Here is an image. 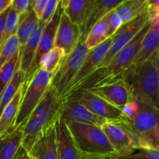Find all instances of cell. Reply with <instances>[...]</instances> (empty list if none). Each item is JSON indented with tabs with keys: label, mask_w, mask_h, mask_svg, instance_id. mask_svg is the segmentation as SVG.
I'll use <instances>...</instances> for the list:
<instances>
[{
	"label": "cell",
	"mask_w": 159,
	"mask_h": 159,
	"mask_svg": "<svg viewBox=\"0 0 159 159\" xmlns=\"http://www.w3.org/2000/svg\"><path fill=\"white\" fill-rule=\"evenodd\" d=\"M158 69L159 51L157 50L145 61L124 71L123 79L131 99L159 110Z\"/></svg>",
	"instance_id": "obj_1"
},
{
	"label": "cell",
	"mask_w": 159,
	"mask_h": 159,
	"mask_svg": "<svg viewBox=\"0 0 159 159\" xmlns=\"http://www.w3.org/2000/svg\"><path fill=\"white\" fill-rule=\"evenodd\" d=\"M151 26H152V22H148L143 26L142 29L132 38V40L119 52L116 53V55L107 65L102 68H96L86 79H84L75 89L74 91L68 97L82 90H87L93 87L99 86L113 82L116 79H122L123 73L133 61L141 47V41L148 30L150 29Z\"/></svg>",
	"instance_id": "obj_2"
},
{
	"label": "cell",
	"mask_w": 159,
	"mask_h": 159,
	"mask_svg": "<svg viewBox=\"0 0 159 159\" xmlns=\"http://www.w3.org/2000/svg\"><path fill=\"white\" fill-rule=\"evenodd\" d=\"M65 122L82 159L103 158L116 155L101 127L71 121Z\"/></svg>",
	"instance_id": "obj_3"
},
{
	"label": "cell",
	"mask_w": 159,
	"mask_h": 159,
	"mask_svg": "<svg viewBox=\"0 0 159 159\" xmlns=\"http://www.w3.org/2000/svg\"><path fill=\"white\" fill-rule=\"evenodd\" d=\"M141 109L133 120L124 121L139 149L157 150L159 148L158 109L140 103Z\"/></svg>",
	"instance_id": "obj_4"
},
{
	"label": "cell",
	"mask_w": 159,
	"mask_h": 159,
	"mask_svg": "<svg viewBox=\"0 0 159 159\" xmlns=\"http://www.w3.org/2000/svg\"><path fill=\"white\" fill-rule=\"evenodd\" d=\"M52 76V73L39 68L30 80L25 84V90L18 114L12 127H16L26 124L30 115L38 105L49 88Z\"/></svg>",
	"instance_id": "obj_5"
},
{
	"label": "cell",
	"mask_w": 159,
	"mask_h": 159,
	"mask_svg": "<svg viewBox=\"0 0 159 159\" xmlns=\"http://www.w3.org/2000/svg\"><path fill=\"white\" fill-rule=\"evenodd\" d=\"M85 40L81 37L72 52L65 57L57 71L53 75L50 86L55 90L60 99L79 71L89 51L85 46Z\"/></svg>",
	"instance_id": "obj_6"
},
{
	"label": "cell",
	"mask_w": 159,
	"mask_h": 159,
	"mask_svg": "<svg viewBox=\"0 0 159 159\" xmlns=\"http://www.w3.org/2000/svg\"><path fill=\"white\" fill-rule=\"evenodd\" d=\"M148 22H149V18L148 12H146L134 20L122 24V26L111 36V47L104 57L103 60L96 68H102L107 65L116 55V53L125 47Z\"/></svg>",
	"instance_id": "obj_7"
},
{
	"label": "cell",
	"mask_w": 159,
	"mask_h": 159,
	"mask_svg": "<svg viewBox=\"0 0 159 159\" xmlns=\"http://www.w3.org/2000/svg\"><path fill=\"white\" fill-rule=\"evenodd\" d=\"M61 100L56 106L44 113L34 117H29L25 124L23 130L21 147L26 153H30L36 140L42 131L50 124L57 120L61 115Z\"/></svg>",
	"instance_id": "obj_8"
},
{
	"label": "cell",
	"mask_w": 159,
	"mask_h": 159,
	"mask_svg": "<svg viewBox=\"0 0 159 159\" xmlns=\"http://www.w3.org/2000/svg\"><path fill=\"white\" fill-rule=\"evenodd\" d=\"M69 97L75 98L89 111L110 122H124L126 120L120 109L112 105L107 100L89 90H82ZM68 97V98H69Z\"/></svg>",
	"instance_id": "obj_9"
},
{
	"label": "cell",
	"mask_w": 159,
	"mask_h": 159,
	"mask_svg": "<svg viewBox=\"0 0 159 159\" xmlns=\"http://www.w3.org/2000/svg\"><path fill=\"white\" fill-rule=\"evenodd\" d=\"M111 44L112 37H110L107 40H104L102 43L89 51L86 57L82 62V66L80 67L79 71L72 79L68 88L66 89L65 93H63L61 99L68 97L74 91L75 89L99 66L110 50Z\"/></svg>",
	"instance_id": "obj_10"
},
{
	"label": "cell",
	"mask_w": 159,
	"mask_h": 159,
	"mask_svg": "<svg viewBox=\"0 0 159 159\" xmlns=\"http://www.w3.org/2000/svg\"><path fill=\"white\" fill-rule=\"evenodd\" d=\"M62 12H63V9L61 7V1L57 6V9H56V11L54 12V15L52 16L51 20L46 24L41 35H40L38 48H37L32 65H31L29 71L26 74L25 84H26L30 80L31 78L35 75L37 70L39 69V65H40V61L42 57L45 54L49 52L54 47L56 32H57L59 20H60Z\"/></svg>",
	"instance_id": "obj_11"
},
{
	"label": "cell",
	"mask_w": 159,
	"mask_h": 159,
	"mask_svg": "<svg viewBox=\"0 0 159 159\" xmlns=\"http://www.w3.org/2000/svg\"><path fill=\"white\" fill-rule=\"evenodd\" d=\"M101 129L105 133L116 155H127L139 149L124 123L107 121L102 125Z\"/></svg>",
	"instance_id": "obj_12"
},
{
	"label": "cell",
	"mask_w": 159,
	"mask_h": 159,
	"mask_svg": "<svg viewBox=\"0 0 159 159\" xmlns=\"http://www.w3.org/2000/svg\"><path fill=\"white\" fill-rule=\"evenodd\" d=\"M61 100V116L64 120L90 124L99 127L107 122V120L89 111L75 98L69 97Z\"/></svg>",
	"instance_id": "obj_13"
},
{
	"label": "cell",
	"mask_w": 159,
	"mask_h": 159,
	"mask_svg": "<svg viewBox=\"0 0 159 159\" xmlns=\"http://www.w3.org/2000/svg\"><path fill=\"white\" fill-rule=\"evenodd\" d=\"M87 90L97 95L120 110L129 101L131 100L128 88L123 78Z\"/></svg>",
	"instance_id": "obj_14"
},
{
	"label": "cell",
	"mask_w": 159,
	"mask_h": 159,
	"mask_svg": "<svg viewBox=\"0 0 159 159\" xmlns=\"http://www.w3.org/2000/svg\"><path fill=\"white\" fill-rule=\"evenodd\" d=\"M80 38V27L73 23L63 11L56 32L54 47L61 48L66 57L72 52Z\"/></svg>",
	"instance_id": "obj_15"
},
{
	"label": "cell",
	"mask_w": 159,
	"mask_h": 159,
	"mask_svg": "<svg viewBox=\"0 0 159 159\" xmlns=\"http://www.w3.org/2000/svg\"><path fill=\"white\" fill-rule=\"evenodd\" d=\"M54 130L58 159H82L71 133L61 115L55 121Z\"/></svg>",
	"instance_id": "obj_16"
},
{
	"label": "cell",
	"mask_w": 159,
	"mask_h": 159,
	"mask_svg": "<svg viewBox=\"0 0 159 159\" xmlns=\"http://www.w3.org/2000/svg\"><path fill=\"white\" fill-rule=\"evenodd\" d=\"M54 124H50L40 133L29 154L37 159H58L56 146Z\"/></svg>",
	"instance_id": "obj_17"
},
{
	"label": "cell",
	"mask_w": 159,
	"mask_h": 159,
	"mask_svg": "<svg viewBox=\"0 0 159 159\" xmlns=\"http://www.w3.org/2000/svg\"><path fill=\"white\" fill-rule=\"evenodd\" d=\"M152 22L150 29L141 41V47L128 68L135 67L145 61L155 51L158 50L159 18Z\"/></svg>",
	"instance_id": "obj_18"
},
{
	"label": "cell",
	"mask_w": 159,
	"mask_h": 159,
	"mask_svg": "<svg viewBox=\"0 0 159 159\" xmlns=\"http://www.w3.org/2000/svg\"><path fill=\"white\" fill-rule=\"evenodd\" d=\"M47 23L40 21L39 20V23L37 28L34 31V34L29 37L26 43L20 48V65L19 68L26 73V76L27 72L29 71L33 61H34V57H35L36 52H37V48H38L39 40H40V35L44 29Z\"/></svg>",
	"instance_id": "obj_19"
},
{
	"label": "cell",
	"mask_w": 159,
	"mask_h": 159,
	"mask_svg": "<svg viewBox=\"0 0 159 159\" xmlns=\"http://www.w3.org/2000/svg\"><path fill=\"white\" fill-rule=\"evenodd\" d=\"M125 0H94L93 9L85 23L80 27L81 37L85 39L92 26L101 18L114 10Z\"/></svg>",
	"instance_id": "obj_20"
},
{
	"label": "cell",
	"mask_w": 159,
	"mask_h": 159,
	"mask_svg": "<svg viewBox=\"0 0 159 159\" xmlns=\"http://www.w3.org/2000/svg\"><path fill=\"white\" fill-rule=\"evenodd\" d=\"M93 4L94 0H69L63 11L73 23L81 27L89 16Z\"/></svg>",
	"instance_id": "obj_21"
},
{
	"label": "cell",
	"mask_w": 159,
	"mask_h": 159,
	"mask_svg": "<svg viewBox=\"0 0 159 159\" xmlns=\"http://www.w3.org/2000/svg\"><path fill=\"white\" fill-rule=\"evenodd\" d=\"M24 90L25 83L24 85L20 87L12 101L5 107L4 110L2 113L1 116H0V135L6 133L12 127L16 117L18 114L20 102H21Z\"/></svg>",
	"instance_id": "obj_22"
},
{
	"label": "cell",
	"mask_w": 159,
	"mask_h": 159,
	"mask_svg": "<svg viewBox=\"0 0 159 159\" xmlns=\"http://www.w3.org/2000/svg\"><path fill=\"white\" fill-rule=\"evenodd\" d=\"M38 23L39 19L33 9L27 12L20 14V23L16 34L20 48L23 46L29 37L34 34L37 28Z\"/></svg>",
	"instance_id": "obj_23"
},
{
	"label": "cell",
	"mask_w": 159,
	"mask_h": 159,
	"mask_svg": "<svg viewBox=\"0 0 159 159\" xmlns=\"http://www.w3.org/2000/svg\"><path fill=\"white\" fill-rule=\"evenodd\" d=\"M115 10L124 24L147 12V4L145 0H125Z\"/></svg>",
	"instance_id": "obj_24"
},
{
	"label": "cell",
	"mask_w": 159,
	"mask_h": 159,
	"mask_svg": "<svg viewBox=\"0 0 159 159\" xmlns=\"http://www.w3.org/2000/svg\"><path fill=\"white\" fill-rule=\"evenodd\" d=\"M25 82H26V73L18 68L16 70L9 83L5 88L0 96V116L4 110L5 107L12 101L20 87L24 85Z\"/></svg>",
	"instance_id": "obj_25"
},
{
	"label": "cell",
	"mask_w": 159,
	"mask_h": 159,
	"mask_svg": "<svg viewBox=\"0 0 159 159\" xmlns=\"http://www.w3.org/2000/svg\"><path fill=\"white\" fill-rule=\"evenodd\" d=\"M108 17L107 14L98 20L89 32L85 43L89 50L94 48L108 38Z\"/></svg>",
	"instance_id": "obj_26"
},
{
	"label": "cell",
	"mask_w": 159,
	"mask_h": 159,
	"mask_svg": "<svg viewBox=\"0 0 159 159\" xmlns=\"http://www.w3.org/2000/svg\"><path fill=\"white\" fill-rule=\"evenodd\" d=\"M65 57V54L61 48L54 47L48 53L42 57L39 68L45 70L53 75L57 71Z\"/></svg>",
	"instance_id": "obj_27"
},
{
	"label": "cell",
	"mask_w": 159,
	"mask_h": 159,
	"mask_svg": "<svg viewBox=\"0 0 159 159\" xmlns=\"http://www.w3.org/2000/svg\"><path fill=\"white\" fill-rule=\"evenodd\" d=\"M20 50V49H19ZM20 65V51L0 68V96L12 79Z\"/></svg>",
	"instance_id": "obj_28"
},
{
	"label": "cell",
	"mask_w": 159,
	"mask_h": 159,
	"mask_svg": "<svg viewBox=\"0 0 159 159\" xmlns=\"http://www.w3.org/2000/svg\"><path fill=\"white\" fill-rule=\"evenodd\" d=\"M20 14L10 6L9 13L7 15V18H6L4 31H3L2 35L0 38V51H1L3 44L6 43V40L9 37L16 35V34L17 28H18L19 23H20Z\"/></svg>",
	"instance_id": "obj_29"
},
{
	"label": "cell",
	"mask_w": 159,
	"mask_h": 159,
	"mask_svg": "<svg viewBox=\"0 0 159 159\" xmlns=\"http://www.w3.org/2000/svg\"><path fill=\"white\" fill-rule=\"evenodd\" d=\"M19 49H20V44L16 36L13 35L9 37L3 44L0 51V68L13 57Z\"/></svg>",
	"instance_id": "obj_30"
},
{
	"label": "cell",
	"mask_w": 159,
	"mask_h": 159,
	"mask_svg": "<svg viewBox=\"0 0 159 159\" xmlns=\"http://www.w3.org/2000/svg\"><path fill=\"white\" fill-rule=\"evenodd\" d=\"M94 159H159V151L138 149L134 152L124 155H114L103 158Z\"/></svg>",
	"instance_id": "obj_31"
},
{
	"label": "cell",
	"mask_w": 159,
	"mask_h": 159,
	"mask_svg": "<svg viewBox=\"0 0 159 159\" xmlns=\"http://www.w3.org/2000/svg\"><path fill=\"white\" fill-rule=\"evenodd\" d=\"M140 109L141 105L139 102L131 99L121 108V111L127 120H133L140 111Z\"/></svg>",
	"instance_id": "obj_32"
},
{
	"label": "cell",
	"mask_w": 159,
	"mask_h": 159,
	"mask_svg": "<svg viewBox=\"0 0 159 159\" xmlns=\"http://www.w3.org/2000/svg\"><path fill=\"white\" fill-rule=\"evenodd\" d=\"M107 17H108V34L107 36L108 37H110L122 26L123 23L115 9L109 12L107 14Z\"/></svg>",
	"instance_id": "obj_33"
},
{
	"label": "cell",
	"mask_w": 159,
	"mask_h": 159,
	"mask_svg": "<svg viewBox=\"0 0 159 159\" xmlns=\"http://www.w3.org/2000/svg\"><path fill=\"white\" fill-rule=\"evenodd\" d=\"M61 1V0H48L43 14L41 16V18L40 19V21L48 23L51 19L52 16L54 15V12L56 11V9H57V6Z\"/></svg>",
	"instance_id": "obj_34"
},
{
	"label": "cell",
	"mask_w": 159,
	"mask_h": 159,
	"mask_svg": "<svg viewBox=\"0 0 159 159\" xmlns=\"http://www.w3.org/2000/svg\"><path fill=\"white\" fill-rule=\"evenodd\" d=\"M147 4V12L149 21H153L159 18V2L158 0H145Z\"/></svg>",
	"instance_id": "obj_35"
},
{
	"label": "cell",
	"mask_w": 159,
	"mask_h": 159,
	"mask_svg": "<svg viewBox=\"0 0 159 159\" xmlns=\"http://www.w3.org/2000/svg\"><path fill=\"white\" fill-rule=\"evenodd\" d=\"M11 7L20 14L29 12V0H12Z\"/></svg>",
	"instance_id": "obj_36"
},
{
	"label": "cell",
	"mask_w": 159,
	"mask_h": 159,
	"mask_svg": "<svg viewBox=\"0 0 159 159\" xmlns=\"http://www.w3.org/2000/svg\"><path fill=\"white\" fill-rule=\"evenodd\" d=\"M48 2V0H38L35 6H34V7L33 8V10L35 12V14L38 17L39 20L41 18V16L43 14V12L44 10V8Z\"/></svg>",
	"instance_id": "obj_37"
},
{
	"label": "cell",
	"mask_w": 159,
	"mask_h": 159,
	"mask_svg": "<svg viewBox=\"0 0 159 159\" xmlns=\"http://www.w3.org/2000/svg\"><path fill=\"white\" fill-rule=\"evenodd\" d=\"M10 8L6 10L5 12H3L2 13L0 14V38H1L2 35L3 34V31H4L5 26H6V18H7V15L9 13V11Z\"/></svg>",
	"instance_id": "obj_38"
},
{
	"label": "cell",
	"mask_w": 159,
	"mask_h": 159,
	"mask_svg": "<svg viewBox=\"0 0 159 159\" xmlns=\"http://www.w3.org/2000/svg\"><path fill=\"white\" fill-rule=\"evenodd\" d=\"M12 2V0H0V14L10 8Z\"/></svg>",
	"instance_id": "obj_39"
},
{
	"label": "cell",
	"mask_w": 159,
	"mask_h": 159,
	"mask_svg": "<svg viewBox=\"0 0 159 159\" xmlns=\"http://www.w3.org/2000/svg\"><path fill=\"white\" fill-rule=\"evenodd\" d=\"M25 155H26V152H25V151L23 150V148L21 147L20 148V151H19V153H18V155H17L16 159H24Z\"/></svg>",
	"instance_id": "obj_40"
},
{
	"label": "cell",
	"mask_w": 159,
	"mask_h": 159,
	"mask_svg": "<svg viewBox=\"0 0 159 159\" xmlns=\"http://www.w3.org/2000/svg\"><path fill=\"white\" fill-rule=\"evenodd\" d=\"M38 0H29V10H32L33 8L34 7V6L36 5V3L37 2Z\"/></svg>",
	"instance_id": "obj_41"
},
{
	"label": "cell",
	"mask_w": 159,
	"mask_h": 159,
	"mask_svg": "<svg viewBox=\"0 0 159 159\" xmlns=\"http://www.w3.org/2000/svg\"><path fill=\"white\" fill-rule=\"evenodd\" d=\"M24 159H37V158H36L34 156H33L32 155H30V154L26 153V155H25Z\"/></svg>",
	"instance_id": "obj_42"
},
{
	"label": "cell",
	"mask_w": 159,
	"mask_h": 159,
	"mask_svg": "<svg viewBox=\"0 0 159 159\" xmlns=\"http://www.w3.org/2000/svg\"><path fill=\"white\" fill-rule=\"evenodd\" d=\"M68 1H69V0H61V7H62V9H65V6H66L67 4H68Z\"/></svg>",
	"instance_id": "obj_43"
}]
</instances>
